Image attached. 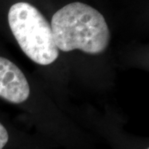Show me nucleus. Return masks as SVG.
Returning <instances> with one entry per match:
<instances>
[{"instance_id":"f257e3e1","label":"nucleus","mask_w":149,"mask_h":149,"mask_svg":"<svg viewBox=\"0 0 149 149\" xmlns=\"http://www.w3.org/2000/svg\"><path fill=\"white\" fill-rule=\"evenodd\" d=\"M52 30L58 50H80L90 55L104 52L110 32L104 16L93 7L74 2L59 9L52 18Z\"/></svg>"},{"instance_id":"f03ea898","label":"nucleus","mask_w":149,"mask_h":149,"mask_svg":"<svg viewBox=\"0 0 149 149\" xmlns=\"http://www.w3.org/2000/svg\"><path fill=\"white\" fill-rule=\"evenodd\" d=\"M8 19L11 31L27 57L42 65L52 64L58 58L51 25L36 7L26 2L14 3Z\"/></svg>"},{"instance_id":"7ed1b4c3","label":"nucleus","mask_w":149,"mask_h":149,"mask_svg":"<svg viewBox=\"0 0 149 149\" xmlns=\"http://www.w3.org/2000/svg\"><path fill=\"white\" fill-rule=\"evenodd\" d=\"M30 95L27 78L14 63L0 56V98L20 104L26 101Z\"/></svg>"},{"instance_id":"20e7f679","label":"nucleus","mask_w":149,"mask_h":149,"mask_svg":"<svg viewBox=\"0 0 149 149\" xmlns=\"http://www.w3.org/2000/svg\"><path fill=\"white\" fill-rule=\"evenodd\" d=\"M8 141V133L5 127L0 123V149H3Z\"/></svg>"},{"instance_id":"39448f33","label":"nucleus","mask_w":149,"mask_h":149,"mask_svg":"<svg viewBox=\"0 0 149 149\" xmlns=\"http://www.w3.org/2000/svg\"></svg>"}]
</instances>
